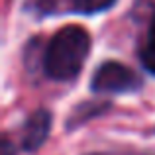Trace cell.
<instances>
[{"instance_id": "obj_1", "label": "cell", "mask_w": 155, "mask_h": 155, "mask_svg": "<svg viewBox=\"0 0 155 155\" xmlns=\"http://www.w3.org/2000/svg\"><path fill=\"white\" fill-rule=\"evenodd\" d=\"M91 51V35L81 26H65L47 43L43 55V73L47 79L73 81L84 67Z\"/></svg>"}, {"instance_id": "obj_2", "label": "cell", "mask_w": 155, "mask_h": 155, "mask_svg": "<svg viewBox=\"0 0 155 155\" xmlns=\"http://www.w3.org/2000/svg\"><path fill=\"white\" fill-rule=\"evenodd\" d=\"M141 87V81L130 67L118 61H106L94 71L91 79V88L100 94H120L134 92Z\"/></svg>"}, {"instance_id": "obj_3", "label": "cell", "mask_w": 155, "mask_h": 155, "mask_svg": "<svg viewBox=\"0 0 155 155\" xmlns=\"http://www.w3.org/2000/svg\"><path fill=\"white\" fill-rule=\"evenodd\" d=\"M53 124V116L49 110L39 108L26 120L22 130V147L26 151H38L43 143L47 141Z\"/></svg>"}, {"instance_id": "obj_4", "label": "cell", "mask_w": 155, "mask_h": 155, "mask_svg": "<svg viewBox=\"0 0 155 155\" xmlns=\"http://www.w3.org/2000/svg\"><path fill=\"white\" fill-rule=\"evenodd\" d=\"M141 63L147 69L151 75H155V16L151 18V24H149V31H147V41H145L143 49L140 51Z\"/></svg>"}, {"instance_id": "obj_5", "label": "cell", "mask_w": 155, "mask_h": 155, "mask_svg": "<svg viewBox=\"0 0 155 155\" xmlns=\"http://www.w3.org/2000/svg\"><path fill=\"white\" fill-rule=\"evenodd\" d=\"M73 10L81 14H100L116 4V0H71Z\"/></svg>"}, {"instance_id": "obj_6", "label": "cell", "mask_w": 155, "mask_h": 155, "mask_svg": "<svg viewBox=\"0 0 155 155\" xmlns=\"http://www.w3.org/2000/svg\"><path fill=\"white\" fill-rule=\"evenodd\" d=\"M2 155H16V149L8 137H2Z\"/></svg>"}]
</instances>
